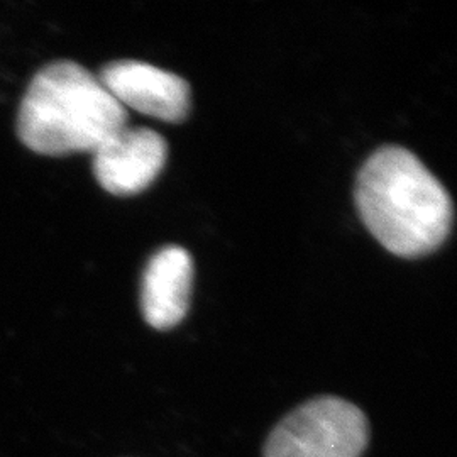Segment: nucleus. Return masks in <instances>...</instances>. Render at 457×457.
Listing matches in <instances>:
<instances>
[{
  "label": "nucleus",
  "instance_id": "1",
  "mask_svg": "<svg viewBox=\"0 0 457 457\" xmlns=\"http://www.w3.org/2000/svg\"><path fill=\"white\" fill-rule=\"evenodd\" d=\"M356 207L364 226L393 254L417 258L436 251L454 222L453 198L413 153L383 146L362 164Z\"/></svg>",
  "mask_w": 457,
  "mask_h": 457
},
{
  "label": "nucleus",
  "instance_id": "2",
  "mask_svg": "<svg viewBox=\"0 0 457 457\" xmlns=\"http://www.w3.org/2000/svg\"><path fill=\"white\" fill-rule=\"evenodd\" d=\"M128 126V111L92 71L70 60L43 66L17 115L19 139L46 156L94 153Z\"/></svg>",
  "mask_w": 457,
  "mask_h": 457
},
{
  "label": "nucleus",
  "instance_id": "3",
  "mask_svg": "<svg viewBox=\"0 0 457 457\" xmlns=\"http://www.w3.org/2000/svg\"><path fill=\"white\" fill-rule=\"evenodd\" d=\"M368 442L370 424L362 410L339 396H319L273 428L264 457H361Z\"/></svg>",
  "mask_w": 457,
  "mask_h": 457
},
{
  "label": "nucleus",
  "instance_id": "4",
  "mask_svg": "<svg viewBox=\"0 0 457 457\" xmlns=\"http://www.w3.org/2000/svg\"><path fill=\"white\" fill-rule=\"evenodd\" d=\"M98 79L126 111L166 122L183 120L190 111L188 82L146 62L117 60L104 66Z\"/></svg>",
  "mask_w": 457,
  "mask_h": 457
},
{
  "label": "nucleus",
  "instance_id": "5",
  "mask_svg": "<svg viewBox=\"0 0 457 457\" xmlns=\"http://www.w3.org/2000/svg\"><path fill=\"white\" fill-rule=\"evenodd\" d=\"M94 173L102 188L114 195H134L162 173L168 145L149 128H129L112 134L92 153Z\"/></svg>",
  "mask_w": 457,
  "mask_h": 457
},
{
  "label": "nucleus",
  "instance_id": "6",
  "mask_svg": "<svg viewBox=\"0 0 457 457\" xmlns=\"http://www.w3.org/2000/svg\"><path fill=\"white\" fill-rule=\"evenodd\" d=\"M194 285V260L180 245H166L147 262L141 309L147 324L171 328L181 322L190 305Z\"/></svg>",
  "mask_w": 457,
  "mask_h": 457
}]
</instances>
